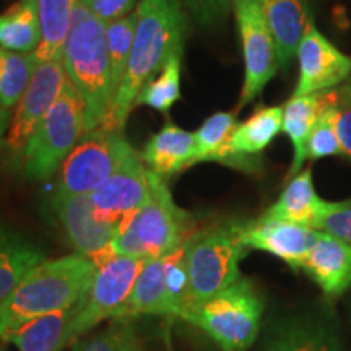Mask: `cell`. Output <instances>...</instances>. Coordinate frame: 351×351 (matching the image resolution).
Here are the masks:
<instances>
[{"instance_id": "52a82bcc", "label": "cell", "mask_w": 351, "mask_h": 351, "mask_svg": "<svg viewBox=\"0 0 351 351\" xmlns=\"http://www.w3.org/2000/svg\"><path fill=\"white\" fill-rule=\"evenodd\" d=\"M85 134V103L77 86L67 80L62 93L26 145L21 158L25 178L29 181L52 178Z\"/></svg>"}, {"instance_id": "e575fe53", "label": "cell", "mask_w": 351, "mask_h": 351, "mask_svg": "<svg viewBox=\"0 0 351 351\" xmlns=\"http://www.w3.org/2000/svg\"><path fill=\"white\" fill-rule=\"evenodd\" d=\"M189 15L204 28L223 23L230 15L231 0H181Z\"/></svg>"}, {"instance_id": "603a6c76", "label": "cell", "mask_w": 351, "mask_h": 351, "mask_svg": "<svg viewBox=\"0 0 351 351\" xmlns=\"http://www.w3.org/2000/svg\"><path fill=\"white\" fill-rule=\"evenodd\" d=\"M44 261L46 254L39 245L0 221V304Z\"/></svg>"}, {"instance_id": "9c48e42d", "label": "cell", "mask_w": 351, "mask_h": 351, "mask_svg": "<svg viewBox=\"0 0 351 351\" xmlns=\"http://www.w3.org/2000/svg\"><path fill=\"white\" fill-rule=\"evenodd\" d=\"M143 265L142 258L114 256L98 267L86 296L69 320L62 350L72 346L104 320L119 317Z\"/></svg>"}, {"instance_id": "d590c367", "label": "cell", "mask_w": 351, "mask_h": 351, "mask_svg": "<svg viewBox=\"0 0 351 351\" xmlns=\"http://www.w3.org/2000/svg\"><path fill=\"white\" fill-rule=\"evenodd\" d=\"M333 116H335V129L339 134L343 156L351 160V86L337 88V98L333 103Z\"/></svg>"}, {"instance_id": "1f68e13d", "label": "cell", "mask_w": 351, "mask_h": 351, "mask_svg": "<svg viewBox=\"0 0 351 351\" xmlns=\"http://www.w3.org/2000/svg\"><path fill=\"white\" fill-rule=\"evenodd\" d=\"M70 351H142V340L134 319L121 317L91 337L77 340Z\"/></svg>"}, {"instance_id": "2e32d148", "label": "cell", "mask_w": 351, "mask_h": 351, "mask_svg": "<svg viewBox=\"0 0 351 351\" xmlns=\"http://www.w3.org/2000/svg\"><path fill=\"white\" fill-rule=\"evenodd\" d=\"M300 80L293 96L335 90L351 75V57L332 44L314 23L307 26L298 47Z\"/></svg>"}, {"instance_id": "5b68a950", "label": "cell", "mask_w": 351, "mask_h": 351, "mask_svg": "<svg viewBox=\"0 0 351 351\" xmlns=\"http://www.w3.org/2000/svg\"><path fill=\"white\" fill-rule=\"evenodd\" d=\"M239 228L238 219L215 221L187 239V293L182 315L243 278L239 262L249 249L241 241Z\"/></svg>"}, {"instance_id": "44dd1931", "label": "cell", "mask_w": 351, "mask_h": 351, "mask_svg": "<svg viewBox=\"0 0 351 351\" xmlns=\"http://www.w3.org/2000/svg\"><path fill=\"white\" fill-rule=\"evenodd\" d=\"M335 98L337 88L314 95L291 96V99L283 106L282 130L291 140L293 150H295L288 179H293L301 171L306 161L307 138H309L319 117L335 103Z\"/></svg>"}, {"instance_id": "7402d4cb", "label": "cell", "mask_w": 351, "mask_h": 351, "mask_svg": "<svg viewBox=\"0 0 351 351\" xmlns=\"http://www.w3.org/2000/svg\"><path fill=\"white\" fill-rule=\"evenodd\" d=\"M195 152V134L181 127L168 124L148 140L140 153L145 166L160 178L171 176L191 168Z\"/></svg>"}, {"instance_id": "8fae6325", "label": "cell", "mask_w": 351, "mask_h": 351, "mask_svg": "<svg viewBox=\"0 0 351 351\" xmlns=\"http://www.w3.org/2000/svg\"><path fill=\"white\" fill-rule=\"evenodd\" d=\"M244 57V85L238 108L256 99L280 67L276 46L257 0H231Z\"/></svg>"}, {"instance_id": "6da1fadb", "label": "cell", "mask_w": 351, "mask_h": 351, "mask_svg": "<svg viewBox=\"0 0 351 351\" xmlns=\"http://www.w3.org/2000/svg\"><path fill=\"white\" fill-rule=\"evenodd\" d=\"M137 28L111 112L103 125L124 130L127 117L143 86L158 75L171 56L184 52L189 33V13L181 0H140Z\"/></svg>"}, {"instance_id": "30bf717a", "label": "cell", "mask_w": 351, "mask_h": 351, "mask_svg": "<svg viewBox=\"0 0 351 351\" xmlns=\"http://www.w3.org/2000/svg\"><path fill=\"white\" fill-rule=\"evenodd\" d=\"M186 244L168 256L145 261L121 317L153 314L181 317L186 304Z\"/></svg>"}, {"instance_id": "ac0fdd59", "label": "cell", "mask_w": 351, "mask_h": 351, "mask_svg": "<svg viewBox=\"0 0 351 351\" xmlns=\"http://www.w3.org/2000/svg\"><path fill=\"white\" fill-rule=\"evenodd\" d=\"M283 125V106L261 108L243 124H238L230 142L215 163L230 166L247 174H257L263 161L261 153L280 134Z\"/></svg>"}, {"instance_id": "8992f818", "label": "cell", "mask_w": 351, "mask_h": 351, "mask_svg": "<svg viewBox=\"0 0 351 351\" xmlns=\"http://www.w3.org/2000/svg\"><path fill=\"white\" fill-rule=\"evenodd\" d=\"M262 314L263 298L256 285L243 276L181 319L202 328L223 351H245L257 340Z\"/></svg>"}, {"instance_id": "484cf974", "label": "cell", "mask_w": 351, "mask_h": 351, "mask_svg": "<svg viewBox=\"0 0 351 351\" xmlns=\"http://www.w3.org/2000/svg\"><path fill=\"white\" fill-rule=\"evenodd\" d=\"M73 313L75 307L32 319L3 333L0 340L10 341L19 351H60L65 328Z\"/></svg>"}, {"instance_id": "9a60e30c", "label": "cell", "mask_w": 351, "mask_h": 351, "mask_svg": "<svg viewBox=\"0 0 351 351\" xmlns=\"http://www.w3.org/2000/svg\"><path fill=\"white\" fill-rule=\"evenodd\" d=\"M258 351H345L337 320L324 313H298L274 320Z\"/></svg>"}, {"instance_id": "3957f363", "label": "cell", "mask_w": 351, "mask_h": 351, "mask_svg": "<svg viewBox=\"0 0 351 351\" xmlns=\"http://www.w3.org/2000/svg\"><path fill=\"white\" fill-rule=\"evenodd\" d=\"M108 25L78 3L65 41L62 64L85 103V132L108 121L114 103L109 77Z\"/></svg>"}, {"instance_id": "d6986e66", "label": "cell", "mask_w": 351, "mask_h": 351, "mask_svg": "<svg viewBox=\"0 0 351 351\" xmlns=\"http://www.w3.org/2000/svg\"><path fill=\"white\" fill-rule=\"evenodd\" d=\"M302 270L327 298H339L351 288V244L319 231Z\"/></svg>"}, {"instance_id": "ffe728a7", "label": "cell", "mask_w": 351, "mask_h": 351, "mask_svg": "<svg viewBox=\"0 0 351 351\" xmlns=\"http://www.w3.org/2000/svg\"><path fill=\"white\" fill-rule=\"evenodd\" d=\"M274 36L280 67L289 64L298 52L307 26L313 21L307 0H257Z\"/></svg>"}, {"instance_id": "277c9868", "label": "cell", "mask_w": 351, "mask_h": 351, "mask_svg": "<svg viewBox=\"0 0 351 351\" xmlns=\"http://www.w3.org/2000/svg\"><path fill=\"white\" fill-rule=\"evenodd\" d=\"M150 192L114 241L116 256L150 261L168 256L197 231V218L178 207L163 178L148 169Z\"/></svg>"}, {"instance_id": "8d00e7d4", "label": "cell", "mask_w": 351, "mask_h": 351, "mask_svg": "<svg viewBox=\"0 0 351 351\" xmlns=\"http://www.w3.org/2000/svg\"><path fill=\"white\" fill-rule=\"evenodd\" d=\"M80 3L109 25L134 13L137 0H80Z\"/></svg>"}, {"instance_id": "7c38bea8", "label": "cell", "mask_w": 351, "mask_h": 351, "mask_svg": "<svg viewBox=\"0 0 351 351\" xmlns=\"http://www.w3.org/2000/svg\"><path fill=\"white\" fill-rule=\"evenodd\" d=\"M67 80L69 77L65 73L62 60H47L38 64L32 83L26 88L23 98L16 104L3 140L7 153L15 161L21 163L26 145L51 111L52 104L62 93Z\"/></svg>"}, {"instance_id": "74e56055", "label": "cell", "mask_w": 351, "mask_h": 351, "mask_svg": "<svg viewBox=\"0 0 351 351\" xmlns=\"http://www.w3.org/2000/svg\"><path fill=\"white\" fill-rule=\"evenodd\" d=\"M10 121H12L10 111H7V109H3L2 106H0V138L7 134L8 125H10Z\"/></svg>"}, {"instance_id": "4fadbf2b", "label": "cell", "mask_w": 351, "mask_h": 351, "mask_svg": "<svg viewBox=\"0 0 351 351\" xmlns=\"http://www.w3.org/2000/svg\"><path fill=\"white\" fill-rule=\"evenodd\" d=\"M51 208L77 254L91 258L96 267L116 256L114 241L119 231L98 217L90 195L54 194Z\"/></svg>"}, {"instance_id": "5bb4252c", "label": "cell", "mask_w": 351, "mask_h": 351, "mask_svg": "<svg viewBox=\"0 0 351 351\" xmlns=\"http://www.w3.org/2000/svg\"><path fill=\"white\" fill-rule=\"evenodd\" d=\"M148 192V168L135 150L112 178L90 194V199L98 217L121 231L145 204Z\"/></svg>"}, {"instance_id": "ba28073f", "label": "cell", "mask_w": 351, "mask_h": 351, "mask_svg": "<svg viewBox=\"0 0 351 351\" xmlns=\"http://www.w3.org/2000/svg\"><path fill=\"white\" fill-rule=\"evenodd\" d=\"M134 152L122 130L101 125L88 132L60 168L54 194H93L119 171Z\"/></svg>"}, {"instance_id": "f1b7e54d", "label": "cell", "mask_w": 351, "mask_h": 351, "mask_svg": "<svg viewBox=\"0 0 351 351\" xmlns=\"http://www.w3.org/2000/svg\"><path fill=\"white\" fill-rule=\"evenodd\" d=\"M181 60L182 52L171 56L165 67L152 78L135 99V106H150L158 112H169L181 99Z\"/></svg>"}, {"instance_id": "d6a6232c", "label": "cell", "mask_w": 351, "mask_h": 351, "mask_svg": "<svg viewBox=\"0 0 351 351\" xmlns=\"http://www.w3.org/2000/svg\"><path fill=\"white\" fill-rule=\"evenodd\" d=\"M343 155L339 134L335 129V116H333V104L327 109L319 121L315 122L313 132L306 145V160L315 161L326 156Z\"/></svg>"}, {"instance_id": "e0dca14e", "label": "cell", "mask_w": 351, "mask_h": 351, "mask_svg": "<svg viewBox=\"0 0 351 351\" xmlns=\"http://www.w3.org/2000/svg\"><path fill=\"white\" fill-rule=\"evenodd\" d=\"M239 236L247 249L269 252L282 258L293 270H302L307 254L317 243L319 231L261 217L252 221H241Z\"/></svg>"}, {"instance_id": "83f0119b", "label": "cell", "mask_w": 351, "mask_h": 351, "mask_svg": "<svg viewBox=\"0 0 351 351\" xmlns=\"http://www.w3.org/2000/svg\"><path fill=\"white\" fill-rule=\"evenodd\" d=\"M38 69L33 54H20L0 47V106L12 111L23 98Z\"/></svg>"}, {"instance_id": "d4e9b609", "label": "cell", "mask_w": 351, "mask_h": 351, "mask_svg": "<svg viewBox=\"0 0 351 351\" xmlns=\"http://www.w3.org/2000/svg\"><path fill=\"white\" fill-rule=\"evenodd\" d=\"M41 25V44L33 52L38 64L47 60H62L73 13L80 0H34Z\"/></svg>"}, {"instance_id": "4dcf8cb0", "label": "cell", "mask_w": 351, "mask_h": 351, "mask_svg": "<svg viewBox=\"0 0 351 351\" xmlns=\"http://www.w3.org/2000/svg\"><path fill=\"white\" fill-rule=\"evenodd\" d=\"M238 127L236 114L217 112L210 116L195 134V152L192 166L199 163H215L219 153L230 142L232 132Z\"/></svg>"}, {"instance_id": "836d02e7", "label": "cell", "mask_w": 351, "mask_h": 351, "mask_svg": "<svg viewBox=\"0 0 351 351\" xmlns=\"http://www.w3.org/2000/svg\"><path fill=\"white\" fill-rule=\"evenodd\" d=\"M314 230L351 244V197L341 202L324 200Z\"/></svg>"}, {"instance_id": "f35d334b", "label": "cell", "mask_w": 351, "mask_h": 351, "mask_svg": "<svg viewBox=\"0 0 351 351\" xmlns=\"http://www.w3.org/2000/svg\"><path fill=\"white\" fill-rule=\"evenodd\" d=\"M163 339H165L166 351H176V350H174V346H173V341H171V328H169V322H168V326H166V328H165Z\"/></svg>"}, {"instance_id": "f546056e", "label": "cell", "mask_w": 351, "mask_h": 351, "mask_svg": "<svg viewBox=\"0 0 351 351\" xmlns=\"http://www.w3.org/2000/svg\"><path fill=\"white\" fill-rule=\"evenodd\" d=\"M135 28H137V10L124 19L108 25V57H109V77H111V88L114 98L124 80L127 64L134 44Z\"/></svg>"}, {"instance_id": "7a4b0ae2", "label": "cell", "mask_w": 351, "mask_h": 351, "mask_svg": "<svg viewBox=\"0 0 351 351\" xmlns=\"http://www.w3.org/2000/svg\"><path fill=\"white\" fill-rule=\"evenodd\" d=\"M96 270V263L80 254L39 263L0 304V339L28 320L77 307L93 283Z\"/></svg>"}, {"instance_id": "4316f807", "label": "cell", "mask_w": 351, "mask_h": 351, "mask_svg": "<svg viewBox=\"0 0 351 351\" xmlns=\"http://www.w3.org/2000/svg\"><path fill=\"white\" fill-rule=\"evenodd\" d=\"M41 44V25L34 0H19L0 15V47L33 54Z\"/></svg>"}, {"instance_id": "ab89813d", "label": "cell", "mask_w": 351, "mask_h": 351, "mask_svg": "<svg viewBox=\"0 0 351 351\" xmlns=\"http://www.w3.org/2000/svg\"><path fill=\"white\" fill-rule=\"evenodd\" d=\"M348 85H350V86H351V75H350V83H348Z\"/></svg>"}, {"instance_id": "cb8c5ba5", "label": "cell", "mask_w": 351, "mask_h": 351, "mask_svg": "<svg viewBox=\"0 0 351 351\" xmlns=\"http://www.w3.org/2000/svg\"><path fill=\"white\" fill-rule=\"evenodd\" d=\"M324 200L320 199L314 189L313 169L306 168L298 173L295 178L289 179L288 186L262 217L280 221L295 223V225L313 228L317 221L320 207Z\"/></svg>"}]
</instances>
